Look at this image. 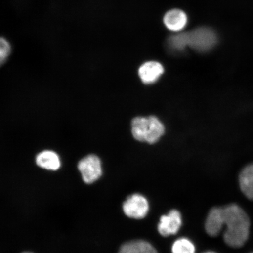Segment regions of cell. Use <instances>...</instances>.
<instances>
[{
    "instance_id": "cell-1",
    "label": "cell",
    "mask_w": 253,
    "mask_h": 253,
    "mask_svg": "<svg viewBox=\"0 0 253 253\" xmlns=\"http://www.w3.org/2000/svg\"><path fill=\"white\" fill-rule=\"evenodd\" d=\"M223 211L224 226H226L223 235L224 242L230 248H242L249 237L251 220L248 214L236 204L223 207Z\"/></svg>"
},
{
    "instance_id": "cell-2",
    "label": "cell",
    "mask_w": 253,
    "mask_h": 253,
    "mask_svg": "<svg viewBox=\"0 0 253 253\" xmlns=\"http://www.w3.org/2000/svg\"><path fill=\"white\" fill-rule=\"evenodd\" d=\"M131 126L132 134L135 140L149 144L156 143L165 131L163 123L155 116L135 118L132 120Z\"/></svg>"
},
{
    "instance_id": "cell-3",
    "label": "cell",
    "mask_w": 253,
    "mask_h": 253,
    "mask_svg": "<svg viewBox=\"0 0 253 253\" xmlns=\"http://www.w3.org/2000/svg\"><path fill=\"white\" fill-rule=\"evenodd\" d=\"M188 46L198 52H207L216 45L217 36L211 28L199 27L188 32Z\"/></svg>"
},
{
    "instance_id": "cell-4",
    "label": "cell",
    "mask_w": 253,
    "mask_h": 253,
    "mask_svg": "<svg viewBox=\"0 0 253 253\" xmlns=\"http://www.w3.org/2000/svg\"><path fill=\"white\" fill-rule=\"evenodd\" d=\"M78 169L85 183L91 184L97 181L102 175V163L96 155L91 154L79 161Z\"/></svg>"
},
{
    "instance_id": "cell-5",
    "label": "cell",
    "mask_w": 253,
    "mask_h": 253,
    "mask_svg": "<svg viewBox=\"0 0 253 253\" xmlns=\"http://www.w3.org/2000/svg\"><path fill=\"white\" fill-rule=\"evenodd\" d=\"M149 210V203L147 198L139 194L129 196L123 204V212L131 219H144Z\"/></svg>"
},
{
    "instance_id": "cell-6",
    "label": "cell",
    "mask_w": 253,
    "mask_h": 253,
    "mask_svg": "<svg viewBox=\"0 0 253 253\" xmlns=\"http://www.w3.org/2000/svg\"><path fill=\"white\" fill-rule=\"evenodd\" d=\"M182 224V218L178 211L173 210L160 218L158 231L161 236L175 235L179 232Z\"/></svg>"
},
{
    "instance_id": "cell-7",
    "label": "cell",
    "mask_w": 253,
    "mask_h": 253,
    "mask_svg": "<svg viewBox=\"0 0 253 253\" xmlns=\"http://www.w3.org/2000/svg\"><path fill=\"white\" fill-rule=\"evenodd\" d=\"M224 226L223 208L213 207L208 214L205 228L209 236L216 237L219 235Z\"/></svg>"
},
{
    "instance_id": "cell-8",
    "label": "cell",
    "mask_w": 253,
    "mask_h": 253,
    "mask_svg": "<svg viewBox=\"0 0 253 253\" xmlns=\"http://www.w3.org/2000/svg\"><path fill=\"white\" fill-rule=\"evenodd\" d=\"M188 16L184 11L178 9H171L164 15V23L170 31L179 32L188 24Z\"/></svg>"
},
{
    "instance_id": "cell-9",
    "label": "cell",
    "mask_w": 253,
    "mask_h": 253,
    "mask_svg": "<svg viewBox=\"0 0 253 253\" xmlns=\"http://www.w3.org/2000/svg\"><path fill=\"white\" fill-rule=\"evenodd\" d=\"M164 73V68L159 62L150 61L145 62L139 69L138 74L145 84H152L156 82Z\"/></svg>"
},
{
    "instance_id": "cell-10",
    "label": "cell",
    "mask_w": 253,
    "mask_h": 253,
    "mask_svg": "<svg viewBox=\"0 0 253 253\" xmlns=\"http://www.w3.org/2000/svg\"><path fill=\"white\" fill-rule=\"evenodd\" d=\"M37 166L49 170H58L61 167V159L55 152L50 150H45L41 152L37 155L36 157Z\"/></svg>"
},
{
    "instance_id": "cell-11",
    "label": "cell",
    "mask_w": 253,
    "mask_h": 253,
    "mask_svg": "<svg viewBox=\"0 0 253 253\" xmlns=\"http://www.w3.org/2000/svg\"><path fill=\"white\" fill-rule=\"evenodd\" d=\"M240 188L247 198L253 201V163L246 166L239 176Z\"/></svg>"
},
{
    "instance_id": "cell-12",
    "label": "cell",
    "mask_w": 253,
    "mask_h": 253,
    "mask_svg": "<svg viewBox=\"0 0 253 253\" xmlns=\"http://www.w3.org/2000/svg\"><path fill=\"white\" fill-rule=\"evenodd\" d=\"M169 46L173 50L181 51L188 46V33H180L173 35L169 40Z\"/></svg>"
},
{
    "instance_id": "cell-13",
    "label": "cell",
    "mask_w": 253,
    "mask_h": 253,
    "mask_svg": "<svg viewBox=\"0 0 253 253\" xmlns=\"http://www.w3.org/2000/svg\"><path fill=\"white\" fill-rule=\"evenodd\" d=\"M172 253H195V247L191 240L182 238L176 240L172 246Z\"/></svg>"
},
{
    "instance_id": "cell-14",
    "label": "cell",
    "mask_w": 253,
    "mask_h": 253,
    "mask_svg": "<svg viewBox=\"0 0 253 253\" xmlns=\"http://www.w3.org/2000/svg\"><path fill=\"white\" fill-rule=\"evenodd\" d=\"M134 253H158L156 249L143 240H132Z\"/></svg>"
},
{
    "instance_id": "cell-15",
    "label": "cell",
    "mask_w": 253,
    "mask_h": 253,
    "mask_svg": "<svg viewBox=\"0 0 253 253\" xmlns=\"http://www.w3.org/2000/svg\"><path fill=\"white\" fill-rule=\"evenodd\" d=\"M11 47L8 41L3 37H0V66L7 61L10 54Z\"/></svg>"
},
{
    "instance_id": "cell-16",
    "label": "cell",
    "mask_w": 253,
    "mask_h": 253,
    "mask_svg": "<svg viewBox=\"0 0 253 253\" xmlns=\"http://www.w3.org/2000/svg\"><path fill=\"white\" fill-rule=\"evenodd\" d=\"M118 253H134L132 242H128L123 244L120 248Z\"/></svg>"
},
{
    "instance_id": "cell-17",
    "label": "cell",
    "mask_w": 253,
    "mask_h": 253,
    "mask_svg": "<svg viewBox=\"0 0 253 253\" xmlns=\"http://www.w3.org/2000/svg\"><path fill=\"white\" fill-rule=\"evenodd\" d=\"M204 253H214L213 252H205Z\"/></svg>"
},
{
    "instance_id": "cell-18",
    "label": "cell",
    "mask_w": 253,
    "mask_h": 253,
    "mask_svg": "<svg viewBox=\"0 0 253 253\" xmlns=\"http://www.w3.org/2000/svg\"></svg>"
},
{
    "instance_id": "cell-19",
    "label": "cell",
    "mask_w": 253,
    "mask_h": 253,
    "mask_svg": "<svg viewBox=\"0 0 253 253\" xmlns=\"http://www.w3.org/2000/svg\"></svg>"
}]
</instances>
